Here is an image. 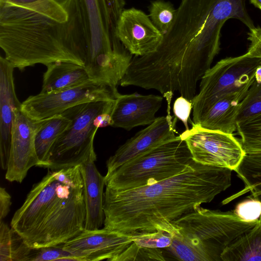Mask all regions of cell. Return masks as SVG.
Instances as JSON below:
<instances>
[{"mask_svg": "<svg viewBox=\"0 0 261 261\" xmlns=\"http://www.w3.org/2000/svg\"><path fill=\"white\" fill-rule=\"evenodd\" d=\"M237 130L246 153L261 151V114L238 123Z\"/></svg>", "mask_w": 261, "mask_h": 261, "instance_id": "cell-27", "label": "cell"}, {"mask_svg": "<svg viewBox=\"0 0 261 261\" xmlns=\"http://www.w3.org/2000/svg\"><path fill=\"white\" fill-rule=\"evenodd\" d=\"M261 59L244 55L223 59L204 74L199 93L192 99L193 121L199 123L201 117L218 100L227 95L247 94L257 70Z\"/></svg>", "mask_w": 261, "mask_h": 261, "instance_id": "cell-8", "label": "cell"}, {"mask_svg": "<svg viewBox=\"0 0 261 261\" xmlns=\"http://www.w3.org/2000/svg\"><path fill=\"white\" fill-rule=\"evenodd\" d=\"M161 249L139 248L133 243L116 259L123 260H165Z\"/></svg>", "mask_w": 261, "mask_h": 261, "instance_id": "cell-30", "label": "cell"}, {"mask_svg": "<svg viewBox=\"0 0 261 261\" xmlns=\"http://www.w3.org/2000/svg\"><path fill=\"white\" fill-rule=\"evenodd\" d=\"M221 261H261V216L251 229L224 250Z\"/></svg>", "mask_w": 261, "mask_h": 261, "instance_id": "cell-21", "label": "cell"}, {"mask_svg": "<svg viewBox=\"0 0 261 261\" xmlns=\"http://www.w3.org/2000/svg\"><path fill=\"white\" fill-rule=\"evenodd\" d=\"M117 36L124 47L134 56L154 52L164 34L143 11L131 8L124 9L120 16Z\"/></svg>", "mask_w": 261, "mask_h": 261, "instance_id": "cell-15", "label": "cell"}, {"mask_svg": "<svg viewBox=\"0 0 261 261\" xmlns=\"http://www.w3.org/2000/svg\"><path fill=\"white\" fill-rule=\"evenodd\" d=\"M40 93L49 94L73 88L92 80L84 66L78 64L58 61L46 65Z\"/></svg>", "mask_w": 261, "mask_h": 261, "instance_id": "cell-19", "label": "cell"}, {"mask_svg": "<svg viewBox=\"0 0 261 261\" xmlns=\"http://www.w3.org/2000/svg\"><path fill=\"white\" fill-rule=\"evenodd\" d=\"M11 197L3 187L0 188V221L3 220L9 214L11 205Z\"/></svg>", "mask_w": 261, "mask_h": 261, "instance_id": "cell-34", "label": "cell"}, {"mask_svg": "<svg viewBox=\"0 0 261 261\" xmlns=\"http://www.w3.org/2000/svg\"><path fill=\"white\" fill-rule=\"evenodd\" d=\"M134 242L133 233H124L106 228L84 229L62 245L77 261H115Z\"/></svg>", "mask_w": 261, "mask_h": 261, "instance_id": "cell-12", "label": "cell"}, {"mask_svg": "<svg viewBox=\"0 0 261 261\" xmlns=\"http://www.w3.org/2000/svg\"><path fill=\"white\" fill-rule=\"evenodd\" d=\"M83 182L80 165L47 174L35 184L21 206L15 213L10 225L27 245L44 225L65 208L74 189Z\"/></svg>", "mask_w": 261, "mask_h": 261, "instance_id": "cell-5", "label": "cell"}, {"mask_svg": "<svg viewBox=\"0 0 261 261\" xmlns=\"http://www.w3.org/2000/svg\"><path fill=\"white\" fill-rule=\"evenodd\" d=\"M192 109V101L182 96L176 98L173 103V111L174 117L183 123L186 130L189 129L188 121Z\"/></svg>", "mask_w": 261, "mask_h": 261, "instance_id": "cell-32", "label": "cell"}, {"mask_svg": "<svg viewBox=\"0 0 261 261\" xmlns=\"http://www.w3.org/2000/svg\"><path fill=\"white\" fill-rule=\"evenodd\" d=\"M38 124L39 120L30 118L21 109L16 112L13 123L10 155L5 175L9 181L21 183L31 168L39 166L34 143Z\"/></svg>", "mask_w": 261, "mask_h": 261, "instance_id": "cell-13", "label": "cell"}, {"mask_svg": "<svg viewBox=\"0 0 261 261\" xmlns=\"http://www.w3.org/2000/svg\"><path fill=\"white\" fill-rule=\"evenodd\" d=\"M13 66L0 57V156L2 169L7 170L11 147V133L16 112L21 109L15 90Z\"/></svg>", "mask_w": 261, "mask_h": 261, "instance_id": "cell-17", "label": "cell"}, {"mask_svg": "<svg viewBox=\"0 0 261 261\" xmlns=\"http://www.w3.org/2000/svg\"><path fill=\"white\" fill-rule=\"evenodd\" d=\"M77 261L63 249L62 245L40 248H32L29 261Z\"/></svg>", "mask_w": 261, "mask_h": 261, "instance_id": "cell-29", "label": "cell"}, {"mask_svg": "<svg viewBox=\"0 0 261 261\" xmlns=\"http://www.w3.org/2000/svg\"><path fill=\"white\" fill-rule=\"evenodd\" d=\"M232 170L194 160L181 173L155 184L119 191L106 187L104 228L124 233L154 231L214 198L231 186Z\"/></svg>", "mask_w": 261, "mask_h": 261, "instance_id": "cell-2", "label": "cell"}, {"mask_svg": "<svg viewBox=\"0 0 261 261\" xmlns=\"http://www.w3.org/2000/svg\"><path fill=\"white\" fill-rule=\"evenodd\" d=\"M0 47L20 70L58 61L84 66L87 36L80 0L65 6L53 0L29 6L0 2Z\"/></svg>", "mask_w": 261, "mask_h": 261, "instance_id": "cell-3", "label": "cell"}, {"mask_svg": "<svg viewBox=\"0 0 261 261\" xmlns=\"http://www.w3.org/2000/svg\"><path fill=\"white\" fill-rule=\"evenodd\" d=\"M258 221H244L233 211L224 212L199 205L171 222L173 239L166 249L180 260L221 261L226 247Z\"/></svg>", "mask_w": 261, "mask_h": 261, "instance_id": "cell-4", "label": "cell"}, {"mask_svg": "<svg viewBox=\"0 0 261 261\" xmlns=\"http://www.w3.org/2000/svg\"><path fill=\"white\" fill-rule=\"evenodd\" d=\"M246 95L234 93L223 97L201 117L197 124L207 129L233 134L237 130L240 103Z\"/></svg>", "mask_w": 261, "mask_h": 261, "instance_id": "cell-20", "label": "cell"}, {"mask_svg": "<svg viewBox=\"0 0 261 261\" xmlns=\"http://www.w3.org/2000/svg\"><path fill=\"white\" fill-rule=\"evenodd\" d=\"M96 160L95 154L80 165L86 213L84 229L88 230L100 228L105 220L103 189L106 178L97 169Z\"/></svg>", "mask_w": 261, "mask_h": 261, "instance_id": "cell-18", "label": "cell"}, {"mask_svg": "<svg viewBox=\"0 0 261 261\" xmlns=\"http://www.w3.org/2000/svg\"><path fill=\"white\" fill-rule=\"evenodd\" d=\"M41 0H0V2L20 6H29Z\"/></svg>", "mask_w": 261, "mask_h": 261, "instance_id": "cell-35", "label": "cell"}, {"mask_svg": "<svg viewBox=\"0 0 261 261\" xmlns=\"http://www.w3.org/2000/svg\"><path fill=\"white\" fill-rule=\"evenodd\" d=\"M250 3L261 10V0H250Z\"/></svg>", "mask_w": 261, "mask_h": 261, "instance_id": "cell-36", "label": "cell"}, {"mask_svg": "<svg viewBox=\"0 0 261 261\" xmlns=\"http://www.w3.org/2000/svg\"><path fill=\"white\" fill-rule=\"evenodd\" d=\"M71 120L60 114L39 120L34 137L35 147L40 167L47 163L49 151L58 137L69 125Z\"/></svg>", "mask_w": 261, "mask_h": 261, "instance_id": "cell-22", "label": "cell"}, {"mask_svg": "<svg viewBox=\"0 0 261 261\" xmlns=\"http://www.w3.org/2000/svg\"><path fill=\"white\" fill-rule=\"evenodd\" d=\"M215 1L181 0L157 49L133 57L119 85L155 89L165 98L178 91L192 101L198 81L220 51L221 30L227 20Z\"/></svg>", "mask_w": 261, "mask_h": 261, "instance_id": "cell-1", "label": "cell"}, {"mask_svg": "<svg viewBox=\"0 0 261 261\" xmlns=\"http://www.w3.org/2000/svg\"><path fill=\"white\" fill-rule=\"evenodd\" d=\"M154 231H137L132 233L134 244L138 247L149 249H166L170 246L173 239L171 223L159 224Z\"/></svg>", "mask_w": 261, "mask_h": 261, "instance_id": "cell-25", "label": "cell"}, {"mask_svg": "<svg viewBox=\"0 0 261 261\" xmlns=\"http://www.w3.org/2000/svg\"><path fill=\"white\" fill-rule=\"evenodd\" d=\"M119 94L117 89L91 81L65 90L30 96L21 103V111L30 118L40 120L81 103L115 100Z\"/></svg>", "mask_w": 261, "mask_h": 261, "instance_id": "cell-11", "label": "cell"}, {"mask_svg": "<svg viewBox=\"0 0 261 261\" xmlns=\"http://www.w3.org/2000/svg\"><path fill=\"white\" fill-rule=\"evenodd\" d=\"M251 196L254 198L258 199L261 201V192L251 193Z\"/></svg>", "mask_w": 261, "mask_h": 261, "instance_id": "cell-37", "label": "cell"}, {"mask_svg": "<svg viewBox=\"0 0 261 261\" xmlns=\"http://www.w3.org/2000/svg\"><path fill=\"white\" fill-rule=\"evenodd\" d=\"M233 212L243 221H258L261 216V201L250 195L238 203Z\"/></svg>", "mask_w": 261, "mask_h": 261, "instance_id": "cell-31", "label": "cell"}, {"mask_svg": "<svg viewBox=\"0 0 261 261\" xmlns=\"http://www.w3.org/2000/svg\"><path fill=\"white\" fill-rule=\"evenodd\" d=\"M31 249L12 228L0 221L1 261H28Z\"/></svg>", "mask_w": 261, "mask_h": 261, "instance_id": "cell-24", "label": "cell"}, {"mask_svg": "<svg viewBox=\"0 0 261 261\" xmlns=\"http://www.w3.org/2000/svg\"><path fill=\"white\" fill-rule=\"evenodd\" d=\"M234 171L243 180L246 187L233 197L224 200L222 204L249 191L251 193L261 192V151L246 153Z\"/></svg>", "mask_w": 261, "mask_h": 261, "instance_id": "cell-23", "label": "cell"}, {"mask_svg": "<svg viewBox=\"0 0 261 261\" xmlns=\"http://www.w3.org/2000/svg\"><path fill=\"white\" fill-rule=\"evenodd\" d=\"M171 99L166 100V116L156 117L153 123L127 140L109 158L106 175L148 150L176 137L175 126L177 119L173 118L170 113Z\"/></svg>", "mask_w": 261, "mask_h": 261, "instance_id": "cell-14", "label": "cell"}, {"mask_svg": "<svg viewBox=\"0 0 261 261\" xmlns=\"http://www.w3.org/2000/svg\"><path fill=\"white\" fill-rule=\"evenodd\" d=\"M192 127L179 136L185 140L193 160L207 165L234 170L246 153L241 141L233 135L207 129L191 122Z\"/></svg>", "mask_w": 261, "mask_h": 261, "instance_id": "cell-10", "label": "cell"}, {"mask_svg": "<svg viewBox=\"0 0 261 261\" xmlns=\"http://www.w3.org/2000/svg\"><path fill=\"white\" fill-rule=\"evenodd\" d=\"M248 34L250 44L247 53L251 57L261 59V27L250 30Z\"/></svg>", "mask_w": 261, "mask_h": 261, "instance_id": "cell-33", "label": "cell"}, {"mask_svg": "<svg viewBox=\"0 0 261 261\" xmlns=\"http://www.w3.org/2000/svg\"><path fill=\"white\" fill-rule=\"evenodd\" d=\"M163 97L137 93L116 97L111 113V126L130 130L138 126L149 125L156 119Z\"/></svg>", "mask_w": 261, "mask_h": 261, "instance_id": "cell-16", "label": "cell"}, {"mask_svg": "<svg viewBox=\"0 0 261 261\" xmlns=\"http://www.w3.org/2000/svg\"><path fill=\"white\" fill-rule=\"evenodd\" d=\"M176 10L169 1L155 0L152 1L149 6L148 16L153 24L165 34L175 19Z\"/></svg>", "mask_w": 261, "mask_h": 261, "instance_id": "cell-28", "label": "cell"}, {"mask_svg": "<svg viewBox=\"0 0 261 261\" xmlns=\"http://www.w3.org/2000/svg\"><path fill=\"white\" fill-rule=\"evenodd\" d=\"M193 161L186 141L176 136L105 175L106 186L122 191L151 185L181 173Z\"/></svg>", "mask_w": 261, "mask_h": 261, "instance_id": "cell-6", "label": "cell"}, {"mask_svg": "<svg viewBox=\"0 0 261 261\" xmlns=\"http://www.w3.org/2000/svg\"><path fill=\"white\" fill-rule=\"evenodd\" d=\"M261 114V67L246 95L240 103L237 124L250 120Z\"/></svg>", "mask_w": 261, "mask_h": 261, "instance_id": "cell-26", "label": "cell"}, {"mask_svg": "<svg viewBox=\"0 0 261 261\" xmlns=\"http://www.w3.org/2000/svg\"><path fill=\"white\" fill-rule=\"evenodd\" d=\"M115 101L81 103L61 113L71 122L51 147L44 168L57 170L73 167L96 154L94 140L99 128L95 124V119L102 113L112 112Z\"/></svg>", "mask_w": 261, "mask_h": 261, "instance_id": "cell-7", "label": "cell"}, {"mask_svg": "<svg viewBox=\"0 0 261 261\" xmlns=\"http://www.w3.org/2000/svg\"><path fill=\"white\" fill-rule=\"evenodd\" d=\"M87 36L85 65L93 66L123 46L117 26L124 0H80Z\"/></svg>", "mask_w": 261, "mask_h": 261, "instance_id": "cell-9", "label": "cell"}, {"mask_svg": "<svg viewBox=\"0 0 261 261\" xmlns=\"http://www.w3.org/2000/svg\"><path fill=\"white\" fill-rule=\"evenodd\" d=\"M56 3L65 6L66 5L70 0H53Z\"/></svg>", "mask_w": 261, "mask_h": 261, "instance_id": "cell-38", "label": "cell"}]
</instances>
